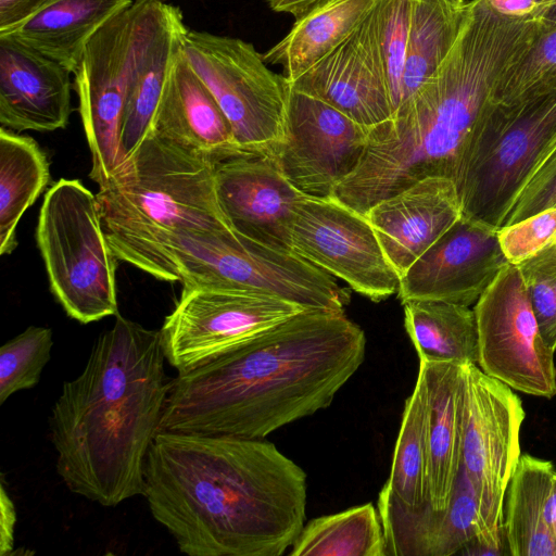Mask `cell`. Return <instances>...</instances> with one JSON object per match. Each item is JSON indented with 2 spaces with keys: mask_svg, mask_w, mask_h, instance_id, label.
<instances>
[{
  "mask_svg": "<svg viewBox=\"0 0 556 556\" xmlns=\"http://www.w3.org/2000/svg\"><path fill=\"white\" fill-rule=\"evenodd\" d=\"M52 346V329L30 326L0 348V404L39 382Z\"/></svg>",
  "mask_w": 556,
  "mask_h": 556,
  "instance_id": "836d02e7",
  "label": "cell"
},
{
  "mask_svg": "<svg viewBox=\"0 0 556 556\" xmlns=\"http://www.w3.org/2000/svg\"><path fill=\"white\" fill-rule=\"evenodd\" d=\"M187 30L181 10L170 4L160 29L141 56L130 84L121 124V162L150 130L168 67L181 48Z\"/></svg>",
  "mask_w": 556,
  "mask_h": 556,
  "instance_id": "484cf974",
  "label": "cell"
},
{
  "mask_svg": "<svg viewBox=\"0 0 556 556\" xmlns=\"http://www.w3.org/2000/svg\"><path fill=\"white\" fill-rule=\"evenodd\" d=\"M525 417L522 402L510 387L476 364H464L460 466L476 493L483 533L463 554L508 553L503 505L521 456L519 437Z\"/></svg>",
  "mask_w": 556,
  "mask_h": 556,
  "instance_id": "30bf717a",
  "label": "cell"
},
{
  "mask_svg": "<svg viewBox=\"0 0 556 556\" xmlns=\"http://www.w3.org/2000/svg\"><path fill=\"white\" fill-rule=\"evenodd\" d=\"M404 324L419 358L478 364L473 308L442 301L403 303Z\"/></svg>",
  "mask_w": 556,
  "mask_h": 556,
  "instance_id": "f1b7e54d",
  "label": "cell"
},
{
  "mask_svg": "<svg viewBox=\"0 0 556 556\" xmlns=\"http://www.w3.org/2000/svg\"><path fill=\"white\" fill-rule=\"evenodd\" d=\"M556 146V90L491 102L463 154L455 185L463 216L500 229L520 191Z\"/></svg>",
  "mask_w": 556,
  "mask_h": 556,
  "instance_id": "8992f818",
  "label": "cell"
},
{
  "mask_svg": "<svg viewBox=\"0 0 556 556\" xmlns=\"http://www.w3.org/2000/svg\"><path fill=\"white\" fill-rule=\"evenodd\" d=\"M0 486V556H7L13 554L17 513L4 486L3 477Z\"/></svg>",
  "mask_w": 556,
  "mask_h": 556,
  "instance_id": "ab89813d",
  "label": "cell"
},
{
  "mask_svg": "<svg viewBox=\"0 0 556 556\" xmlns=\"http://www.w3.org/2000/svg\"><path fill=\"white\" fill-rule=\"evenodd\" d=\"M502 12L514 15H528L535 5L533 0H491Z\"/></svg>",
  "mask_w": 556,
  "mask_h": 556,
  "instance_id": "7bdbcfd3",
  "label": "cell"
},
{
  "mask_svg": "<svg viewBox=\"0 0 556 556\" xmlns=\"http://www.w3.org/2000/svg\"><path fill=\"white\" fill-rule=\"evenodd\" d=\"M290 556H387L379 514L371 503L309 520Z\"/></svg>",
  "mask_w": 556,
  "mask_h": 556,
  "instance_id": "4dcf8cb0",
  "label": "cell"
},
{
  "mask_svg": "<svg viewBox=\"0 0 556 556\" xmlns=\"http://www.w3.org/2000/svg\"><path fill=\"white\" fill-rule=\"evenodd\" d=\"M377 507L387 555L451 556L482 538L478 500L462 466L444 509H435L429 498L418 505L407 504L387 484L378 495Z\"/></svg>",
  "mask_w": 556,
  "mask_h": 556,
  "instance_id": "d6986e66",
  "label": "cell"
},
{
  "mask_svg": "<svg viewBox=\"0 0 556 556\" xmlns=\"http://www.w3.org/2000/svg\"><path fill=\"white\" fill-rule=\"evenodd\" d=\"M386 484L399 498L410 505H418L429 498L426 406L418 383L405 401L391 472Z\"/></svg>",
  "mask_w": 556,
  "mask_h": 556,
  "instance_id": "1f68e13d",
  "label": "cell"
},
{
  "mask_svg": "<svg viewBox=\"0 0 556 556\" xmlns=\"http://www.w3.org/2000/svg\"><path fill=\"white\" fill-rule=\"evenodd\" d=\"M214 176L220 210L232 230L292 252L291 224L306 194L287 179L274 156L238 153L216 162Z\"/></svg>",
  "mask_w": 556,
  "mask_h": 556,
  "instance_id": "e0dca14e",
  "label": "cell"
},
{
  "mask_svg": "<svg viewBox=\"0 0 556 556\" xmlns=\"http://www.w3.org/2000/svg\"><path fill=\"white\" fill-rule=\"evenodd\" d=\"M478 366L515 391L556 395L554 351L543 340L520 270L506 264L476 302Z\"/></svg>",
  "mask_w": 556,
  "mask_h": 556,
  "instance_id": "4fadbf2b",
  "label": "cell"
},
{
  "mask_svg": "<svg viewBox=\"0 0 556 556\" xmlns=\"http://www.w3.org/2000/svg\"><path fill=\"white\" fill-rule=\"evenodd\" d=\"M543 518L545 525L556 542V468L554 467L547 478L543 494Z\"/></svg>",
  "mask_w": 556,
  "mask_h": 556,
  "instance_id": "60d3db41",
  "label": "cell"
},
{
  "mask_svg": "<svg viewBox=\"0 0 556 556\" xmlns=\"http://www.w3.org/2000/svg\"><path fill=\"white\" fill-rule=\"evenodd\" d=\"M416 383L426 406L428 496L444 509L462 465L464 364L419 358Z\"/></svg>",
  "mask_w": 556,
  "mask_h": 556,
  "instance_id": "603a6c76",
  "label": "cell"
},
{
  "mask_svg": "<svg viewBox=\"0 0 556 556\" xmlns=\"http://www.w3.org/2000/svg\"><path fill=\"white\" fill-rule=\"evenodd\" d=\"M292 252L378 302L397 291L400 275L365 215L334 198L305 195L290 229Z\"/></svg>",
  "mask_w": 556,
  "mask_h": 556,
  "instance_id": "5bb4252c",
  "label": "cell"
},
{
  "mask_svg": "<svg viewBox=\"0 0 556 556\" xmlns=\"http://www.w3.org/2000/svg\"><path fill=\"white\" fill-rule=\"evenodd\" d=\"M554 207H556V146L520 191L503 226Z\"/></svg>",
  "mask_w": 556,
  "mask_h": 556,
  "instance_id": "74e56055",
  "label": "cell"
},
{
  "mask_svg": "<svg viewBox=\"0 0 556 556\" xmlns=\"http://www.w3.org/2000/svg\"><path fill=\"white\" fill-rule=\"evenodd\" d=\"M143 477L152 517L190 556H280L305 525L306 473L263 439L160 431Z\"/></svg>",
  "mask_w": 556,
  "mask_h": 556,
  "instance_id": "6da1fadb",
  "label": "cell"
},
{
  "mask_svg": "<svg viewBox=\"0 0 556 556\" xmlns=\"http://www.w3.org/2000/svg\"><path fill=\"white\" fill-rule=\"evenodd\" d=\"M556 242V241H555Z\"/></svg>",
  "mask_w": 556,
  "mask_h": 556,
  "instance_id": "7dc6e473",
  "label": "cell"
},
{
  "mask_svg": "<svg viewBox=\"0 0 556 556\" xmlns=\"http://www.w3.org/2000/svg\"><path fill=\"white\" fill-rule=\"evenodd\" d=\"M160 330L117 314L51 407L55 468L67 489L104 507L143 495L144 465L173 379Z\"/></svg>",
  "mask_w": 556,
  "mask_h": 556,
  "instance_id": "277c9868",
  "label": "cell"
},
{
  "mask_svg": "<svg viewBox=\"0 0 556 556\" xmlns=\"http://www.w3.org/2000/svg\"><path fill=\"white\" fill-rule=\"evenodd\" d=\"M413 0H376L372 7L379 52L393 113L402 101V76L412 20Z\"/></svg>",
  "mask_w": 556,
  "mask_h": 556,
  "instance_id": "e575fe53",
  "label": "cell"
},
{
  "mask_svg": "<svg viewBox=\"0 0 556 556\" xmlns=\"http://www.w3.org/2000/svg\"><path fill=\"white\" fill-rule=\"evenodd\" d=\"M554 465L521 454L507 485L503 531L510 556H556V542L543 518V494Z\"/></svg>",
  "mask_w": 556,
  "mask_h": 556,
  "instance_id": "83f0119b",
  "label": "cell"
},
{
  "mask_svg": "<svg viewBox=\"0 0 556 556\" xmlns=\"http://www.w3.org/2000/svg\"><path fill=\"white\" fill-rule=\"evenodd\" d=\"M169 5L165 0H135L93 35L73 74L92 160L89 177L98 185L121 162V124L130 84Z\"/></svg>",
  "mask_w": 556,
  "mask_h": 556,
  "instance_id": "9c48e42d",
  "label": "cell"
},
{
  "mask_svg": "<svg viewBox=\"0 0 556 556\" xmlns=\"http://www.w3.org/2000/svg\"><path fill=\"white\" fill-rule=\"evenodd\" d=\"M368 131L330 104L290 87L285 135L274 157L301 192L331 198L358 166Z\"/></svg>",
  "mask_w": 556,
  "mask_h": 556,
  "instance_id": "9a60e30c",
  "label": "cell"
},
{
  "mask_svg": "<svg viewBox=\"0 0 556 556\" xmlns=\"http://www.w3.org/2000/svg\"><path fill=\"white\" fill-rule=\"evenodd\" d=\"M36 239L50 289L80 324L118 314L117 258L104 237L96 195L77 179H60L46 192Z\"/></svg>",
  "mask_w": 556,
  "mask_h": 556,
  "instance_id": "ba28073f",
  "label": "cell"
},
{
  "mask_svg": "<svg viewBox=\"0 0 556 556\" xmlns=\"http://www.w3.org/2000/svg\"><path fill=\"white\" fill-rule=\"evenodd\" d=\"M466 4L458 8L444 0H413L401 104L435 73L448 54L460 30Z\"/></svg>",
  "mask_w": 556,
  "mask_h": 556,
  "instance_id": "f546056e",
  "label": "cell"
},
{
  "mask_svg": "<svg viewBox=\"0 0 556 556\" xmlns=\"http://www.w3.org/2000/svg\"><path fill=\"white\" fill-rule=\"evenodd\" d=\"M303 309L262 293L182 289L160 329L166 362L188 372Z\"/></svg>",
  "mask_w": 556,
  "mask_h": 556,
  "instance_id": "7c38bea8",
  "label": "cell"
},
{
  "mask_svg": "<svg viewBox=\"0 0 556 556\" xmlns=\"http://www.w3.org/2000/svg\"><path fill=\"white\" fill-rule=\"evenodd\" d=\"M181 49L230 123L239 150L274 156L285 135L287 77L237 37L188 28Z\"/></svg>",
  "mask_w": 556,
  "mask_h": 556,
  "instance_id": "8fae6325",
  "label": "cell"
},
{
  "mask_svg": "<svg viewBox=\"0 0 556 556\" xmlns=\"http://www.w3.org/2000/svg\"><path fill=\"white\" fill-rule=\"evenodd\" d=\"M71 73L58 62L0 36V124L20 132L65 128L72 113Z\"/></svg>",
  "mask_w": 556,
  "mask_h": 556,
  "instance_id": "44dd1931",
  "label": "cell"
},
{
  "mask_svg": "<svg viewBox=\"0 0 556 556\" xmlns=\"http://www.w3.org/2000/svg\"><path fill=\"white\" fill-rule=\"evenodd\" d=\"M553 90H556V26L541 23L532 43L503 74L493 102L511 103Z\"/></svg>",
  "mask_w": 556,
  "mask_h": 556,
  "instance_id": "d6a6232c",
  "label": "cell"
},
{
  "mask_svg": "<svg viewBox=\"0 0 556 556\" xmlns=\"http://www.w3.org/2000/svg\"><path fill=\"white\" fill-rule=\"evenodd\" d=\"M541 336L556 351V242L517 264Z\"/></svg>",
  "mask_w": 556,
  "mask_h": 556,
  "instance_id": "d590c367",
  "label": "cell"
},
{
  "mask_svg": "<svg viewBox=\"0 0 556 556\" xmlns=\"http://www.w3.org/2000/svg\"><path fill=\"white\" fill-rule=\"evenodd\" d=\"M181 48L168 67L150 129L215 163L242 153L230 123Z\"/></svg>",
  "mask_w": 556,
  "mask_h": 556,
  "instance_id": "7402d4cb",
  "label": "cell"
},
{
  "mask_svg": "<svg viewBox=\"0 0 556 556\" xmlns=\"http://www.w3.org/2000/svg\"><path fill=\"white\" fill-rule=\"evenodd\" d=\"M51 0H0V36L21 26Z\"/></svg>",
  "mask_w": 556,
  "mask_h": 556,
  "instance_id": "f35d334b",
  "label": "cell"
},
{
  "mask_svg": "<svg viewBox=\"0 0 556 556\" xmlns=\"http://www.w3.org/2000/svg\"><path fill=\"white\" fill-rule=\"evenodd\" d=\"M497 230L462 216L400 277L402 304L442 301L470 306L508 264Z\"/></svg>",
  "mask_w": 556,
  "mask_h": 556,
  "instance_id": "2e32d148",
  "label": "cell"
},
{
  "mask_svg": "<svg viewBox=\"0 0 556 556\" xmlns=\"http://www.w3.org/2000/svg\"><path fill=\"white\" fill-rule=\"evenodd\" d=\"M376 0H321L295 18L289 33L262 53L291 83L334 50L366 17Z\"/></svg>",
  "mask_w": 556,
  "mask_h": 556,
  "instance_id": "d4e9b609",
  "label": "cell"
},
{
  "mask_svg": "<svg viewBox=\"0 0 556 556\" xmlns=\"http://www.w3.org/2000/svg\"><path fill=\"white\" fill-rule=\"evenodd\" d=\"M539 31L536 20L467 2L448 54L391 118L369 128L364 154L332 198L365 215L377 202L428 177L455 181L471 134L509 67Z\"/></svg>",
  "mask_w": 556,
  "mask_h": 556,
  "instance_id": "3957f363",
  "label": "cell"
},
{
  "mask_svg": "<svg viewBox=\"0 0 556 556\" xmlns=\"http://www.w3.org/2000/svg\"><path fill=\"white\" fill-rule=\"evenodd\" d=\"M135 0H51L9 34L58 62L71 74L78 67L93 35Z\"/></svg>",
  "mask_w": 556,
  "mask_h": 556,
  "instance_id": "cb8c5ba5",
  "label": "cell"
},
{
  "mask_svg": "<svg viewBox=\"0 0 556 556\" xmlns=\"http://www.w3.org/2000/svg\"><path fill=\"white\" fill-rule=\"evenodd\" d=\"M49 161L28 136L0 129V254L17 247L21 217L42 193L50 180Z\"/></svg>",
  "mask_w": 556,
  "mask_h": 556,
  "instance_id": "4316f807",
  "label": "cell"
},
{
  "mask_svg": "<svg viewBox=\"0 0 556 556\" xmlns=\"http://www.w3.org/2000/svg\"><path fill=\"white\" fill-rule=\"evenodd\" d=\"M215 162L151 129L99 185L104 237L118 261L164 281H179L173 252L189 233L229 229Z\"/></svg>",
  "mask_w": 556,
  "mask_h": 556,
  "instance_id": "5b68a950",
  "label": "cell"
},
{
  "mask_svg": "<svg viewBox=\"0 0 556 556\" xmlns=\"http://www.w3.org/2000/svg\"><path fill=\"white\" fill-rule=\"evenodd\" d=\"M321 0H268V7L278 13H288L295 18Z\"/></svg>",
  "mask_w": 556,
  "mask_h": 556,
  "instance_id": "b9f144b4",
  "label": "cell"
},
{
  "mask_svg": "<svg viewBox=\"0 0 556 556\" xmlns=\"http://www.w3.org/2000/svg\"><path fill=\"white\" fill-rule=\"evenodd\" d=\"M529 15L545 25L556 26V0L536 3Z\"/></svg>",
  "mask_w": 556,
  "mask_h": 556,
  "instance_id": "ee69618b",
  "label": "cell"
},
{
  "mask_svg": "<svg viewBox=\"0 0 556 556\" xmlns=\"http://www.w3.org/2000/svg\"><path fill=\"white\" fill-rule=\"evenodd\" d=\"M536 3H544V2H548V1H552V0H533Z\"/></svg>",
  "mask_w": 556,
  "mask_h": 556,
  "instance_id": "bcb514c9",
  "label": "cell"
},
{
  "mask_svg": "<svg viewBox=\"0 0 556 556\" xmlns=\"http://www.w3.org/2000/svg\"><path fill=\"white\" fill-rule=\"evenodd\" d=\"M400 277L462 216L454 180L428 177L380 200L366 213Z\"/></svg>",
  "mask_w": 556,
  "mask_h": 556,
  "instance_id": "ffe728a7",
  "label": "cell"
},
{
  "mask_svg": "<svg viewBox=\"0 0 556 556\" xmlns=\"http://www.w3.org/2000/svg\"><path fill=\"white\" fill-rule=\"evenodd\" d=\"M344 312L303 309L173 379L160 431L264 439L327 408L365 358Z\"/></svg>",
  "mask_w": 556,
  "mask_h": 556,
  "instance_id": "7a4b0ae2",
  "label": "cell"
},
{
  "mask_svg": "<svg viewBox=\"0 0 556 556\" xmlns=\"http://www.w3.org/2000/svg\"><path fill=\"white\" fill-rule=\"evenodd\" d=\"M290 87L320 99L367 128L391 118L393 109L372 8L334 50Z\"/></svg>",
  "mask_w": 556,
  "mask_h": 556,
  "instance_id": "ac0fdd59",
  "label": "cell"
},
{
  "mask_svg": "<svg viewBox=\"0 0 556 556\" xmlns=\"http://www.w3.org/2000/svg\"><path fill=\"white\" fill-rule=\"evenodd\" d=\"M501 249L510 264H519L556 241V207L497 230Z\"/></svg>",
  "mask_w": 556,
  "mask_h": 556,
  "instance_id": "8d00e7d4",
  "label": "cell"
},
{
  "mask_svg": "<svg viewBox=\"0 0 556 556\" xmlns=\"http://www.w3.org/2000/svg\"><path fill=\"white\" fill-rule=\"evenodd\" d=\"M173 256L182 289L262 293L306 309L344 312L350 302L349 292L329 273L231 228L189 233Z\"/></svg>",
  "mask_w": 556,
  "mask_h": 556,
  "instance_id": "52a82bcc",
  "label": "cell"
},
{
  "mask_svg": "<svg viewBox=\"0 0 556 556\" xmlns=\"http://www.w3.org/2000/svg\"><path fill=\"white\" fill-rule=\"evenodd\" d=\"M445 2L450 3L451 5H454V7H464L467 2L466 0H444Z\"/></svg>",
  "mask_w": 556,
  "mask_h": 556,
  "instance_id": "f6af8a7d",
  "label": "cell"
}]
</instances>
